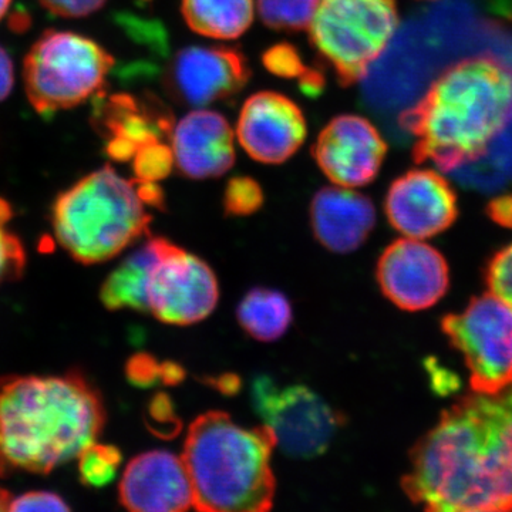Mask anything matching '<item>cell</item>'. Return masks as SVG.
<instances>
[{
  "label": "cell",
  "instance_id": "4316f807",
  "mask_svg": "<svg viewBox=\"0 0 512 512\" xmlns=\"http://www.w3.org/2000/svg\"><path fill=\"white\" fill-rule=\"evenodd\" d=\"M9 217L8 205L0 201V285L18 276L25 264V254L19 239L5 228Z\"/></svg>",
  "mask_w": 512,
  "mask_h": 512
},
{
  "label": "cell",
  "instance_id": "2e32d148",
  "mask_svg": "<svg viewBox=\"0 0 512 512\" xmlns=\"http://www.w3.org/2000/svg\"><path fill=\"white\" fill-rule=\"evenodd\" d=\"M120 501L136 512H181L194 507V493L183 458L154 450L133 458L120 483Z\"/></svg>",
  "mask_w": 512,
  "mask_h": 512
},
{
  "label": "cell",
  "instance_id": "ba28073f",
  "mask_svg": "<svg viewBox=\"0 0 512 512\" xmlns=\"http://www.w3.org/2000/svg\"><path fill=\"white\" fill-rule=\"evenodd\" d=\"M448 342L464 357L471 392L497 393L512 384V308L493 292L441 319Z\"/></svg>",
  "mask_w": 512,
  "mask_h": 512
},
{
  "label": "cell",
  "instance_id": "277c9868",
  "mask_svg": "<svg viewBox=\"0 0 512 512\" xmlns=\"http://www.w3.org/2000/svg\"><path fill=\"white\" fill-rule=\"evenodd\" d=\"M274 433L239 426L222 412L201 414L185 439L183 461L194 508L205 512H265L274 505Z\"/></svg>",
  "mask_w": 512,
  "mask_h": 512
},
{
  "label": "cell",
  "instance_id": "ab89813d",
  "mask_svg": "<svg viewBox=\"0 0 512 512\" xmlns=\"http://www.w3.org/2000/svg\"><path fill=\"white\" fill-rule=\"evenodd\" d=\"M10 3H12V0H0V20L8 13Z\"/></svg>",
  "mask_w": 512,
  "mask_h": 512
},
{
  "label": "cell",
  "instance_id": "f35d334b",
  "mask_svg": "<svg viewBox=\"0 0 512 512\" xmlns=\"http://www.w3.org/2000/svg\"><path fill=\"white\" fill-rule=\"evenodd\" d=\"M10 500L12 498L9 497V494L0 488V511L8 510Z\"/></svg>",
  "mask_w": 512,
  "mask_h": 512
},
{
  "label": "cell",
  "instance_id": "d590c367",
  "mask_svg": "<svg viewBox=\"0 0 512 512\" xmlns=\"http://www.w3.org/2000/svg\"><path fill=\"white\" fill-rule=\"evenodd\" d=\"M185 377V372L183 367L177 365V363H164L161 365V380L165 384H178L183 382Z\"/></svg>",
  "mask_w": 512,
  "mask_h": 512
},
{
  "label": "cell",
  "instance_id": "603a6c76",
  "mask_svg": "<svg viewBox=\"0 0 512 512\" xmlns=\"http://www.w3.org/2000/svg\"><path fill=\"white\" fill-rule=\"evenodd\" d=\"M320 0H256V10L266 26L278 30H303L311 25Z\"/></svg>",
  "mask_w": 512,
  "mask_h": 512
},
{
  "label": "cell",
  "instance_id": "9a60e30c",
  "mask_svg": "<svg viewBox=\"0 0 512 512\" xmlns=\"http://www.w3.org/2000/svg\"><path fill=\"white\" fill-rule=\"evenodd\" d=\"M306 134L302 110L279 93H256L245 101L239 113V144L259 163H285L305 143Z\"/></svg>",
  "mask_w": 512,
  "mask_h": 512
},
{
  "label": "cell",
  "instance_id": "f546056e",
  "mask_svg": "<svg viewBox=\"0 0 512 512\" xmlns=\"http://www.w3.org/2000/svg\"><path fill=\"white\" fill-rule=\"evenodd\" d=\"M9 511H67L63 498L47 491H33L10 500Z\"/></svg>",
  "mask_w": 512,
  "mask_h": 512
},
{
  "label": "cell",
  "instance_id": "8fae6325",
  "mask_svg": "<svg viewBox=\"0 0 512 512\" xmlns=\"http://www.w3.org/2000/svg\"><path fill=\"white\" fill-rule=\"evenodd\" d=\"M376 278L383 295L407 312L426 311L450 288L446 258L414 238L397 239L384 249L377 262Z\"/></svg>",
  "mask_w": 512,
  "mask_h": 512
},
{
  "label": "cell",
  "instance_id": "83f0119b",
  "mask_svg": "<svg viewBox=\"0 0 512 512\" xmlns=\"http://www.w3.org/2000/svg\"><path fill=\"white\" fill-rule=\"evenodd\" d=\"M484 279L490 292L512 308V244L491 256L485 266Z\"/></svg>",
  "mask_w": 512,
  "mask_h": 512
},
{
  "label": "cell",
  "instance_id": "7a4b0ae2",
  "mask_svg": "<svg viewBox=\"0 0 512 512\" xmlns=\"http://www.w3.org/2000/svg\"><path fill=\"white\" fill-rule=\"evenodd\" d=\"M511 119L512 70L476 56L448 66L400 123L416 138V163L448 173L484 157Z\"/></svg>",
  "mask_w": 512,
  "mask_h": 512
},
{
  "label": "cell",
  "instance_id": "4dcf8cb0",
  "mask_svg": "<svg viewBox=\"0 0 512 512\" xmlns=\"http://www.w3.org/2000/svg\"><path fill=\"white\" fill-rule=\"evenodd\" d=\"M43 8L62 18H83L103 8L107 0H39Z\"/></svg>",
  "mask_w": 512,
  "mask_h": 512
},
{
  "label": "cell",
  "instance_id": "ac0fdd59",
  "mask_svg": "<svg viewBox=\"0 0 512 512\" xmlns=\"http://www.w3.org/2000/svg\"><path fill=\"white\" fill-rule=\"evenodd\" d=\"M311 225L323 247L349 254L362 247L375 228V205L355 188L325 187L311 202Z\"/></svg>",
  "mask_w": 512,
  "mask_h": 512
},
{
  "label": "cell",
  "instance_id": "cb8c5ba5",
  "mask_svg": "<svg viewBox=\"0 0 512 512\" xmlns=\"http://www.w3.org/2000/svg\"><path fill=\"white\" fill-rule=\"evenodd\" d=\"M80 478L90 487L100 488L116 478L121 454L116 447L94 443L79 456Z\"/></svg>",
  "mask_w": 512,
  "mask_h": 512
},
{
  "label": "cell",
  "instance_id": "836d02e7",
  "mask_svg": "<svg viewBox=\"0 0 512 512\" xmlns=\"http://www.w3.org/2000/svg\"><path fill=\"white\" fill-rule=\"evenodd\" d=\"M487 214L501 227L512 228V195L504 194L493 198L488 204Z\"/></svg>",
  "mask_w": 512,
  "mask_h": 512
},
{
  "label": "cell",
  "instance_id": "74e56055",
  "mask_svg": "<svg viewBox=\"0 0 512 512\" xmlns=\"http://www.w3.org/2000/svg\"><path fill=\"white\" fill-rule=\"evenodd\" d=\"M488 2L494 12L512 19V0H488Z\"/></svg>",
  "mask_w": 512,
  "mask_h": 512
},
{
  "label": "cell",
  "instance_id": "52a82bcc",
  "mask_svg": "<svg viewBox=\"0 0 512 512\" xmlns=\"http://www.w3.org/2000/svg\"><path fill=\"white\" fill-rule=\"evenodd\" d=\"M397 26L396 0H320L308 29L318 55L349 86L365 77Z\"/></svg>",
  "mask_w": 512,
  "mask_h": 512
},
{
  "label": "cell",
  "instance_id": "8992f818",
  "mask_svg": "<svg viewBox=\"0 0 512 512\" xmlns=\"http://www.w3.org/2000/svg\"><path fill=\"white\" fill-rule=\"evenodd\" d=\"M113 66V56L89 37L49 30L26 56V94L40 116L50 117L101 92Z\"/></svg>",
  "mask_w": 512,
  "mask_h": 512
},
{
  "label": "cell",
  "instance_id": "d4e9b609",
  "mask_svg": "<svg viewBox=\"0 0 512 512\" xmlns=\"http://www.w3.org/2000/svg\"><path fill=\"white\" fill-rule=\"evenodd\" d=\"M174 157L171 147L163 141L148 143L137 151L133 157V170L136 183H158L164 180L173 168Z\"/></svg>",
  "mask_w": 512,
  "mask_h": 512
},
{
  "label": "cell",
  "instance_id": "6da1fadb",
  "mask_svg": "<svg viewBox=\"0 0 512 512\" xmlns=\"http://www.w3.org/2000/svg\"><path fill=\"white\" fill-rule=\"evenodd\" d=\"M402 488L426 511H512V384L471 392L410 450Z\"/></svg>",
  "mask_w": 512,
  "mask_h": 512
},
{
  "label": "cell",
  "instance_id": "f1b7e54d",
  "mask_svg": "<svg viewBox=\"0 0 512 512\" xmlns=\"http://www.w3.org/2000/svg\"><path fill=\"white\" fill-rule=\"evenodd\" d=\"M262 62L269 72L285 79H296L308 72V67L303 64L298 50L288 43H281L266 50Z\"/></svg>",
  "mask_w": 512,
  "mask_h": 512
},
{
  "label": "cell",
  "instance_id": "3957f363",
  "mask_svg": "<svg viewBox=\"0 0 512 512\" xmlns=\"http://www.w3.org/2000/svg\"><path fill=\"white\" fill-rule=\"evenodd\" d=\"M99 396L82 377L0 380V473H49L96 443Z\"/></svg>",
  "mask_w": 512,
  "mask_h": 512
},
{
  "label": "cell",
  "instance_id": "5bb4252c",
  "mask_svg": "<svg viewBox=\"0 0 512 512\" xmlns=\"http://www.w3.org/2000/svg\"><path fill=\"white\" fill-rule=\"evenodd\" d=\"M384 211L390 225L404 237H436L457 221V194L436 171L410 170L390 185Z\"/></svg>",
  "mask_w": 512,
  "mask_h": 512
},
{
  "label": "cell",
  "instance_id": "44dd1931",
  "mask_svg": "<svg viewBox=\"0 0 512 512\" xmlns=\"http://www.w3.org/2000/svg\"><path fill=\"white\" fill-rule=\"evenodd\" d=\"M255 0H183V16L198 35L232 40L244 35L255 18Z\"/></svg>",
  "mask_w": 512,
  "mask_h": 512
},
{
  "label": "cell",
  "instance_id": "e575fe53",
  "mask_svg": "<svg viewBox=\"0 0 512 512\" xmlns=\"http://www.w3.org/2000/svg\"><path fill=\"white\" fill-rule=\"evenodd\" d=\"M13 84H15V69H13L12 59L8 52L0 46V101L9 96Z\"/></svg>",
  "mask_w": 512,
  "mask_h": 512
},
{
  "label": "cell",
  "instance_id": "8d00e7d4",
  "mask_svg": "<svg viewBox=\"0 0 512 512\" xmlns=\"http://www.w3.org/2000/svg\"><path fill=\"white\" fill-rule=\"evenodd\" d=\"M215 387L225 394H234L239 389V379L235 375H224L215 379Z\"/></svg>",
  "mask_w": 512,
  "mask_h": 512
},
{
  "label": "cell",
  "instance_id": "9c48e42d",
  "mask_svg": "<svg viewBox=\"0 0 512 512\" xmlns=\"http://www.w3.org/2000/svg\"><path fill=\"white\" fill-rule=\"evenodd\" d=\"M251 394L255 412L286 456L302 460L322 456L342 426V416L302 384L281 386L271 377L259 376Z\"/></svg>",
  "mask_w": 512,
  "mask_h": 512
},
{
  "label": "cell",
  "instance_id": "4fadbf2b",
  "mask_svg": "<svg viewBox=\"0 0 512 512\" xmlns=\"http://www.w3.org/2000/svg\"><path fill=\"white\" fill-rule=\"evenodd\" d=\"M312 153L333 184L359 188L372 183L379 174L387 144L365 117L343 114L320 131Z\"/></svg>",
  "mask_w": 512,
  "mask_h": 512
},
{
  "label": "cell",
  "instance_id": "30bf717a",
  "mask_svg": "<svg viewBox=\"0 0 512 512\" xmlns=\"http://www.w3.org/2000/svg\"><path fill=\"white\" fill-rule=\"evenodd\" d=\"M218 299L210 265L165 239L148 282V311L168 325H194L211 315Z\"/></svg>",
  "mask_w": 512,
  "mask_h": 512
},
{
  "label": "cell",
  "instance_id": "1f68e13d",
  "mask_svg": "<svg viewBox=\"0 0 512 512\" xmlns=\"http://www.w3.org/2000/svg\"><path fill=\"white\" fill-rule=\"evenodd\" d=\"M128 377L137 386H151L161 379V365L151 356L133 357L127 366Z\"/></svg>",
  "mask_w": 512,
  "mask_h": 512
},
{
  "label": "cell",
  "instance_id": "ffe728a7",
  "mask_svg": "<svg viewBox=\"0 0 512 512\" xmlns=\"http://www.w3.org/2000/svg\"><path fill=\"white\" fill-rule=\"evenodd\" d=\"M165 238H148L146 244L127 256L104 282L101 301L109 309L147 312V289Z\"/></svg>",
  "mask_w": 512,
  "mask_h": 512
},
{
  "label": "cell",
  "instance_id": "5b68a950",
  "mask_svg": "<svg viewBox=\"0 0 512 512\" xmlns=\"http://www.w3.org/2000/svg\"><path fill=\"white\" fill-rule=\"evenodd\" d=\"M146 205L133 181L113 168H101L57 198V241L84 264L109 261L147 234L151 217Z\"/></svg>",
  "mask_w": 512,
  "mask_h": 512
},
{
  "label": "cell",
  "instance_id": "d6a6232c",
  "mask_svg": "<svg viewBox=\"0 0 512 512\" xmlns=\"http://www.w3.org/2000/svg\"><path fill=\"white\" fill-rule=\"evenodd\" d=\"M150 413L156 423L161 424L160 431L167 429L171 434L177 433L180 420L175 416L173 403L165 394H158L154 402L150 404Z\"/></svg>",
  "mask_w": 512,
  "mask_h": 512
},
{
  "label": "cell",
  "instance_id": "7c38bea8",
  "mask_svg": "<svg viewBox=\"0 0 512 512\" xmlns=\"http://www.w3.org/2000/svg\"><path fill=\"white\" fill-rule=\"evenodd\" d=\"M251 72L238 50L224 46H190L171 60L165 84L175 100L205 109L244 89Z\"/></svg>",
  "mask_w": 512,
  "mask_h": 512
},
{
  "label": "cell",
  "instance_id": "484cf974",
  "mask_svg": "<svg viewBox=\"0 0 512 512\" xmlns=\"http://www.w3.org/2000/svg\"><path fill=\"white\" fill-rule=\"evenodd\" d=\"M264 204V191L254 178L235 177L228 181L224 192L225 212L231 217H248Z\"/></svg>",
  "mask_w": 512,
  "mask_h": 512
},
{
  "label": "cell",
  "instance_id": "e0dca14e",
  "mask_svg": "<svg viewBox=\"0 0 512 512\" xmlns=\"http://www.w3.org/2000/svg\"><path fill=\"white\" fill-rule=\"evenodd\" d=\"M174 164L192 180L220 177L234 165V130L220 113L194 109L170 133Z\"/></svg>",
  "mask_w": 512,
  "mask_h": 512
},
{
  "label": "cell",
  "instance_id": "d6986e66",
  "mask_svg": "<svg viewBox=\"0 0 512 512\" xmlns=\"http://www.w3.org/2000/svg\"><path fill=\"white\" fill-rule=\"evenodd\" d=\"M104 103L100 123L109 131L107 151L114 160H133L141 147L171 133L173 126L165 114L141 106L133 97L114 96Z\"/></svg>",
  "mask_w": 512,
  "mask_h": 512
},
{
  "label": "cell",
  "instance_id": "7402d4cb",
  "mask_svg": "<svg viewBox=\"0 0 512 512\" xmlns=\"http://www.w3.org/2000/svg\"><path fill=\"white\" fill-rule=\"evenodd\" d=\"M241 328L258 342H274L292 322L291 302L284 293L268 288L251 289L238 305Z\"/></svg>",
  "mask_w": 512,
  "mask_h": 512
}]
</instances>
